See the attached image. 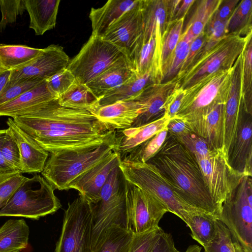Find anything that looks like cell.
I'll return each mask as SVG.
<instances>
[{
  "instance_id": "obj_36",
  "label": "cell",
  "mask_w": 252,
  "mask_h": 252,
  "mask_svg": "<svg viewBox=\"0 0 252 252\" xmlns=\"http://www.w3.org/2000/svg\"><path fill=\"white\" fill-rule=\"evenodd\" d=\"M194 38L190 33L182 32L170 60L163 70L161 83L170 81L177 76L187 57L190 43Z\"/></svg>"
},
{
  "instance_id": "obj_5",
  "label": "cell",
  "mask_w": 252,
  "mask_h": 252,
  "mask_svg": "<svg viewBox=\"0 0 252 252\" xmlns=\"http://www.w3.org/2000/svg\"><path fill=\"white\" fill-rule=\"evenodd\" d=\"M231 71L232 68L213 74L185 90L183 99L175 117L186 121L193 132L203 137L206 116L217 104L226 102Z\"/></svg>"
},
{
  "instance_id": "obj_45",
  "label": "cell",
  "mask_w": 252,
  "mask_h": 252,
  "mask_svg": "<svg viewBox=\"0 0 252 252\" xmlns=\"http://www.w3.org/2000/svg\"><path fill=\"white\" fill-rule=\"evenodd\" d=\"M1 19L0 32L5 29L8 24L16 21L18 16L21 15L26 9L25 0H0Z\"/></svg>"
},
{
  "instance_id": "obj_7",
  "label": "cell",
  "mask_w": 252,
  "mask_h": 252,
  "mask_svg": "<svg viewBox=\"0 0 252 252\" xmlns=\"http://www.w3.org/2000/svg\"><path fill=\"white\" fill-rule=\"evenodd\" d=\"M93 211V250L111 226L127 228L126 179L119 165L111 172Z\"/></svg>"
},
{
  "instance_id": "obj_46",
  "label": "cell",
  "mask_w": 252,
  "mask_h": 252,
  "mask_svg": "<svg viewBox=\"0 0 252 252\" xmlns=\"http://www.w3.org/2000/svg\"><path fill=\"white\" fill-rule=\"evenodd\" d=\"M75 80L74 76L66 68L47 79L46 83L51 93L58 99L69 89Z\"/></svg>"
},
{
  "instance_id": "obj_32",
  "label": "cell",
  "mask_w": 252,
  "mask_h": 252,
  "mask_svg": "<svg viewBox=\"0 0 252 252\" xmlns=\"http://www.w3.org/2000/svg\"><path fill=\"white\" fill-rule=\"evenodd\" d=\"M42 49L0 43V69L12 70L32 60Z\"/></svg>"
},
{
  "instance_id": "obj_58",
  "label": "cell",
  "mask_w": 252,
  "mask_h": 252,
  "mask_svg": "<svg viewBox=\"0 0 252 252\" xmlns=\"http://www.w3.org/2000/svg\"></svg>"
},
{
  "instance_id": "obj_19",
  "label": "cell",
  "mask_w": 252,
  "mask_h": 252,
  "mask_svg": "<svg viewBox=\"0 0 252 252\" xmlns=\"http://www.w3.org/2000/svg\"><path fill=\"white\" fill-rule=\"evenodd\" d=\"M252 115L242 107L236 137L228 156L231 167L245 176L252 175Z\"/></svg>"
},
{
  "instance_id": "obj_1",
  "label": "cell",
  "mask_w": 252,
  "mask_h": 252,
  "mask_svg": "<svg viewBox=\"0 0 252 252\" xmlns=\"http://www.w3.org/2000/svg\"><path fill=\"white\" fill-rule=\"evenodd\" d=\"M12 118L48 153L97 146L114 135L93 113L63 107L58 99L41 103Z\"/></svg>"
},
{
  "instance_id": "obj_25",
  "label": "cell",
  "mask_w": 252,
  "mask_h": 252,
  "mask_svg": "<svg viewBox=\"0 0 252 252\" xmlns=\"http://www.w3.org/2000/svg\"><path fill=\"white\" fill-rule=\"evenodd\" d=\"M155 83L159 82L153 69L142 75L135 73L124 84L100 98L98 101V107L118 101L134 100L148 86Z\"/></svg>"
},
{
  "instance_id": "obj_42",
  "label": "cell",
  "mask_w": 252,
  "mask_h": 252,
  "mask_svg": "<svg viewBox=\"0 0 252 252\" xmlns=\"http://www.w3.org/2000/svg\"><path fill=\"white\" fill-rule=\"evenodd\" d=\"M185 18L172 22L163 40L161 64L162 72L170 60L179 40L183 30Z\"/></svg>"
},
{
  "instance_id": "obj_41",
  "label": "cell",
  "mask_w": 252,
  "mask_h": 252,
  "mask_svg": "<svg viewBox=\"0 0 252 252\" xmlns=\"http://www.w3.org/2000/svg\"><path fill=\"white\" fill-rule=\"evenodd\" d=\"M156 46V36H153L142 45L134 57L132 63L134 72L136 75H142L151 69L154 71V63Z\"/></svg>"
},
{
  "instance_id": "obj_30",
  "label": "cell",
  "mask_w": 252,
  "mask_h": 252,
  "mask_svg": "<svg viewBox=\"0 0 252 252\" xmlns=\"http://www.w3.org/2000/svg\"><path fill=\"white\" fill-rule=\"evenodd\" d=\"M22 169L20 153L15 137L10 128L0 129V174L22 173Z\"/></svg>"
},
{
  "instance_id": "obj_31",
  "label": "cell",
  "mask_w": 252,
  "mask_h": 252,
  "mask_svg": "<svg viewBox=\"0 0 252 252\" xmlns=\"http://www.w3.org/2000/svg\"><path fill=\"white\" fill-rule=\"evenodd\" d=\"M58 100L63 107L86 110L93 114L98 108V100L86 85L80 83L76 79L69 89Z\"/></svg>"
},
{
  "instance_id": "obj_44",
  "label": "cell",
  "mask_w": 252,
  "mask_h": 252,
  "mask_svg": "<svg viewBox=\"0 0 252 252\" xmlns=\"http://www.w3.org/2000/svg\"><path fill=\"white\" fill-rule=\"evenodd\" d=\"M26 178L20 172L0 174V210L6 205L15 191Z\"/></svg>"
},
{
  "instance_id": "obj_48",
  "label": "cell",
  "mask_w": 252,
  "mask_h": 252,
  "mask_svg": "<svg viewBox=\"0 0 252 252\" xmlns=\"http://www.w3.org/2000/svg\"><path fill=\"white\" fill-rule=\"evenodd\" d=\"M177 139L194 157H205L214 151L204 137L193 131Z\"/></svg>"
},
{
  "instance_id": "obj_23",
  "label": "cell",
  "mask_w": 252,
  "mask_h": 252,
  "mask_svg": "<svg viewBox=\"0 0 252 252\" xmlns=\"http://www.w3.org/2000/svg\"><path fill=\"white\" fill-rule=\"evenodd\" d=\"M134 74L131 62L124 56L86 86L98 101L126 83Z\"/></svg>"
},
{
  "instance_id": "obj_40",
  "label": "cell",
  "mask_w": 252,
  "mask_h": 252,
  "mask_svg": "<svg viewBox=\"0 0 252 252\" xmlns=\"http://www.w3.org/2000/svg\"><path fill=\"white\" fill-rule=\"evenodd\" d=\"M167 134L168 130L166 128L138 146L123 158L142 163L148 162L159 151Z\"/></svg>"
},
{
  "instance_id": "obj_54",
  "label": "cell",
  "mask_w": 252,
  "mask_h": 252,
  "mask_svg": "<svg viewBox=\"0 0 252 252\" xmlns=\"http://www.w3.org/2000/svg\"><path fill=\"white\" fill-rule=\"evenodd\" d=\"M150 252H181L175 247L171 234L161 231L159 237Z\"/></svg>"
},
{
  "instance_id": "obj_26",
  "label": "cell",
  "mask_w": 252,
  "mask_h": 252,
  "mask_svg": "<svg viewBox=\"0 0 252 252\" xmlns=\"http://www.w3.org/2000/svg\"><path fill=\"white\" fill-rule=\"evenodd\" d=\"M56 98L45 80L15 99L0 105V116L18 117L30 108Z\"/></svg>"
},
{
  "instance_id": "obj_28",
  "label": "cell",
  "mask_w": 252,
  "mask_h": 252,
  "mask_svg": "<svg viewBox=\"0 0 252 252\" xmlns=\"http://www.w3.org/2000/svg\"><path fill=\"white\" fill-rule=\"evenodd\" d=\"M29 233L23 219L8 220L0 227V252H18L26 248Z\"/></svg>"
},
{
  "instance_id": "obj_57",
  "label": "cell",
  "mask_w": 252,
  "mask_h": 252,
  "mask_svg": "<svg viewBox=\"0 0 252 252\" xmlns=\"http://www.w3.org/2000/svg\"><path fill=\"white\" fill-rule=\"evenodd\" d=\"M201 248L197 245L189 246L185 252H200Z\"/></svg>"
},
{
  "instance_id": "obj_27",
  "label": "cell",
  "mask_w": 252,
  "mask_h": 252,
  "mask_svg": "<svg viewBox=\"0 0 252 252\" xmlns=\"http://www.w3.org/2000/svg\"><path fill=\"white\" fill-rule=\"evenodd\" d=\"M139 0H110L102 7L92 8L89 14L92 33L102 36L110 26Z\"/></svg>"
},
{
  "instance_id": "obj_3",
  "label": "cell",
  "mask_w": 252,
  "mask_h": 252,
  "mask_svg": "<svg viewBox=\"0 0 252 252\" xmlns=\"http://www.w3.org/2000/svg\"><path fill=\"white\" fill-rule=\"evenodd\" d=\"M116 133L97 146L50 153L42 176L55 189H70L78 178L114 151Z\"/></svg>"
},
{
  "instance_id": "obj_38",
  "label": "cell",
  "mask_w": 252,
  "mask_h": 252,
  "mask_svg": "<svg viewBox=\"0 0 252 252\" xmlns=\"http://www.w3.org/2000/svg\"><path fill=\"white\" fill-rule=\"evenodd\" d=\"M243 61L241 78V97L243 110L252 115V40L248 41L243 52Z\"/></svg>"
},
{
  "instance_id": "obj_50",
  "label": "cell",
  "mask_w": 252,
  "mask_h": 252,
  "mask_svg": "<svg viewBox=\"0 0 252 252\" xmlns=\"http://www.w3.org/2000/svg\"><path fill=\"white\" fill-rule=\"evenodd\" d=\"M195 0H168V9L170 22L185 18Z\"/></svg>"
},
{
  "instance_id": "obj_11",
  "label": "cell",
  "mask_w": 252,
  "mask_h": 252,
  "mask_svg": "<svg viewBox=\"0 0 252 252\" xmlns=\"http://www.w3.org/2000/svg\"><path fill=\"white\" fill-rule=\"evenodd\" d=\"M124 56L121 49L102 36L92 33L66 68L76 80L86 85Z\"/></svg>"
},
{
  "instance_id": "obj_16",
  "label": "cell",
  "mask_w": 252,
  "mask_h": 252,
  "mask_svg": "<svg viewBox=\"0 0 252 252\" xmlns=\"http://www.w3.org/2000/svg\"><path fill=\"white\" fill-rule=\"evenodd\" d=\"M142 35L133 59L141 47L152 36H156L155 61L161 65L163 40L171 23L168 10V0H141Z\"/></svg>"
},
{
  "instance_id": "obj_2",
  "label": "cell",
  "mask_w": 252,
  "mask_h": 252,
  "mask_svg": "<svg viewBox=\"0 0 252 252\" xmlns=\"http://www.w3.org/2000/svg\"><path fill=\"white\" fill-rule=\"evenodd\" d=\"M148 162L181 191L192 207L219 219L220 213L208 191L196 159L175 137L168 133L159 151Z\"/></svg>"
},
{
  "instance_id": "obj_13",
  "label": "cell",
  "mask_w": 252,
  "mask_h": 252,
  "mask_svg": "<svg viewBox=\"0 0 252 252\" xmlns=\"http://www.w3.org/2000/svg\"><path fill=\"white\" fill-rule=\"evenodd\" d=\"M127 228L140 233L159 227L164 215L169 212L159 200L126 180Z\"/></svg>"
},
{
  "instance_id": "obj_49",
  "label": "cell",
  "mask_w": 252,
  "mask_h": 252,
  "mask_svg": "<svg viewBox=\"0 0 252 252\" xmlns=\"http://www.w3.org/2000/svg\"><path fill=\"white\" fill-rule=\"evenodd\" d=\"M227 22L219 19L214 14L203 30L206 38L219 41L228 34Z\"/></svg>"
},
{
  "instance_id": "obj_43",
  "label": "cell",
  "mask_w": 252,
  "mask_h": 252,
  "mask_svg": "<svg viewBox=\"0 0 252 252\" xmlns=\"http://www.w3.org/2000/svg\"><path fill=\"white\" fill-rule=\"evenodd\" d=\"M43 80H45L29 79L8 81L0 94V106L15 99Z\"/></svg>"
},
{
  "instance_id": "obj_52",
  "label": "cell",
  "mask_w": 252,
  "mask_h": 252,
  "mask_svg": "<svg viewBox=\"0 0 252 252\" xmlns=\"http://www.w3.org/2000/svg\"><path fill=\"white\" fill-rule=\"evenodd\" d=\"M206 37L203 32L190 43L187 57L176 76L179 83L184 77L192 59L200 49Z\"/></svg>"
},
{
  "instance_id": "obj_47",
  "label": "cell",
  "mask_w": 252,
  "mask_h": 252,
  "mask_svg": "<svg viewBox=\"0 0 252 252\" xmlns=\"http://www.w3.org/2000/svg\"><path fill=\"white\" fill-rule=\"evenodd\" d=\"M162 230L158 227L140 233H133L128 252H150Z\"/></svg>"
},
{
  "instance_id": "obj_14",
  "label": "cell",
  "mask_w": 252,
  "mask_h": 252,
  "mask_svg": "<svg viewBox=\"0 0 252 252\" xmlns=\"http://www.w3.org/2000/svg\"><path fill=\"white\" fill-rule=\"evenodd\" d=\"M142 27L141 0H139L110 26L102 37L121 49L131 62L141 39Z\"/></svg>"
},
{
  "instance_id": "obj_24",
  "label": "cell",
  "mask_w": 252,
  "mask_h": 252,
  "mask_svg": "<svg viewBox=\"0 0 252 252\" xmlns=\"http://www.w3.org/2000/svg\"><path fill=\"white\" fill-rule=\"evenodd\" d=\"M60 0H25L30 18L29 28L36 35H42L54 29Z\"/></svg>"
},
{
  "instance_id": "obj_33",
  "label": "cell",
  "mask_w": 252,
  "mask_h": 252,
  "mask_svg": "<svg viewBox=\"0 0 252 252\" xmlns=\"http://www.w3.org/2000/svg\"><path fill=\"white\" fill-rule=\"evenodd\" d=\"M133 236L130 230L113 225L106 231L93 252H128Z\"/></svg>"
},
{
  "instance_id": "obj_39",
  "label": "cell",
  "mask_w": 252,
  "mask_h": 252,
  "mask_svg": "<svg viewBox=\"0 0 252 252\" xmlns=\"http://www.w3.org/2000/svg\"><path fill=\"white\" fill-rule=\"evenodd\" d=\"M203 248L204 252H245L234 240L227 227L219 219L216 220V230L214 238Z\"/></svg>"
},
{
  "instance_id": "obj_17",
  "label": "cell",
  "mask_w": 252,
  "mask_h": 252,
  "mask_svg": "<svg viewBox=\"0 0 252 252\" xmlns=\"http://www.w3.org/2000/svg\"><path fill=\"white\" fill-rule=\"evenodd\" d=\"M121 160L118 153L114 151L101 162L78 178L70 189L77 190L90 204L94 205L99 199L101 190L111 172L118 166Z\"/></svg>"
},
{
  "instance_id": "obj_34",
  "label": "cell",
  "mask_w": 252,
  "mask_h": 252,
  "mask_svg": "<svg viewBox=\"0 0 252 252\" xmlns=\"http://www.w3.org/2000/svg\"><path fill=\"white\" fill-rule=\"evenodd\" d=\"M217 219L206 213H192L186 223L191 230L192 239L204 247L211 241L215 235Z\"/></svg>"
},
{
  "instance_id": "obj_22",
  "label": "cell",
  "mask_w": 252,
  "mask_h": 252,
  "mask_svg": "<svg viewBox=\"0 0 252 252\" xmlns=\"http://www.w3.org/2000/svg\"><path fill=\"white\" fill-rule=\"evenodd\" d=\"M170 118L165 114L146 125L116 131L114 151L122 158L158 132L165 129Z\"/></svg>"
},
{
  "instance_id": "obj_53",
  "label": "cell",
  "mask_w": 252,
  "mask_h": 252,
  "mask_svg": "<svg viewBox=\"0 0 252 252\" xmlns=\"http://www.w3.org/2000/svg\"><path fill=\"white\" fill-rule=\"evenodd\" d=\"M166 128L168 133L176 139L180 138L192 131L186 121L177 117L169 120Z\"/></svg>"
},
{
  "instance_id": "obj_6",
  "label": "cell",
  "mask_w": 252,
  "mask_h": 252,
  "mask_svg": "<svg viewBox=\"0 0 252 252\" xmlns=\"http://www.w3.org/2000/svg\"><path fill=\"white\" fill-rule=\"evenodd\" d=\"M54 190L52 186L40 175L27 178L6 205L0 210V217H22L38 220L53 214L62 207Z\"/></svg>"
},
{
  "instance_id": "obj_35",
  "label": "cell",
  "mask_w": 252,
  "mask_h": 252,
  "mask_svg": "<svg viewBox=\"0 0 252 252\" xmlns=\"http://www.w3.org/2000/svg\"><path fill=\"white\" fill-rule=\"evenodd\" d=\"M221 1V0L196 1L195 8L182 32H188L194 38L201 33Z\"/></svg>"
},
{
  "instance_id": "obj_12",
  "label": "cell",
  "mask_w": 252,
  "mask_h": 252,
  "mask_svg": "<svg viewBox=\"0 0 252 252\" xmlns=\"http://www.w3.org/2000/svg\"><path fill=\"white\" fill-rule=\"evenodd\" d=\"M195 158L208 191L220 214L222 205L231 197L245 176L231 167L222 150L214 151L205 157Z\"/></svg>"
},
{
  "instance_id": "obj_4",
  "label": "cell",
  "mask_w": 252,
  "mask_h": 252,
  "mask_svg": "<svg viewBox=\"0 0 252 252\" xmlns=\"http://www.w3.org/2000/svg\"><path fill=\"white\" fill-rule=\"evenodd\" d=\"M119 166L126 180L156 197L165 206L169 212L185 223L191 214L203 213L192 207L181 191L153 164L122 158Z\"/></svg>"
},
{
  "instance_id": "obj_20",
  "label": "cell",
  "mask_w": 252,
  "mask_h": 252,
  "mask_svg": "<svg viewBox=\"0 0 252 252\" xmlns=\"http://www.w3.org/2000/svg\"><path fill=\"white\" fill-rule=\"evenodd\" d=\"M143 109L142 104L134 99L99 107L93 114L110 130L118 131L131 127Z\"/></svg>"
},
{
  "instance_id": "obj_8",
  "label": "cell",
  "mask_w": 252,
  "mask_h": 252,
  "mask_svg": "<svg viewBox=\"0 0 252 252\" xmlns=\"http://www.w3.org/2000/svg\"><path fill=\"white\" fill-rule=\"evenodd\" d=\"M219 220L245 252H252V181L245 176L222 205Z\"/></svg>"
},
{
  "instance_id": "obj_56",
  "label": "cell",
  "mask_w": 252,
  "mask_h": 252,
  "mask_svg": "<svg viewBox=\"0 0 252 252\" xmlns=\"http://www.w3.org/2000/svg\"><path fill=\"white\" fill-rule=\"evenodd\" d=\"M11 70L0 69V94L9 81Z\"/></svg>"
},
{
  "instance_id": "obj_18",
  "label": "cell",
  "mask_w": 252,
  "mask_h": 252,
  "mask_svg": "<svg viewBox=\"0 0 252 252\" xmlns=\"http://www.w3.org/2000/svg\"><path fill=\"white\" fill-rule=\"evenodd\" d=\"M178 85L175 77L170 81L148 86L134 99L142 104L143 109L131 127L142 126L161 118L164 114V105L167 96Z\"/></svg>"
},
{
  "instance_id": "obj_9",
  "label": "cell",
  "mask_w": 252,
  "mask_h": 252,
  "mask_svg": "<svg viewBox=\"0 0 252 252\" xmlns=\"http://www.w3.org/2000/svg\"><path fill=\"white\" fill-rule=\"evenodd\" d=\"M93 211L82 196L68 203L55 252H93Z\"/></svg>"
},
{
  "instance_id": "obj_37",
  "label": "cell",
  "mask_w": 252,
  "mask_h": 252,
  "mask_svg": "<svg viewBox=\"0 0 252 252\" xmlns=\"http://www.w3.org/2000/svg\"><path fill=\"white\" fill-rule=\"evenodd\" d=\"M252 1H240L228 20L227 34L246 35L252 33Z\"/></svg>"
},
{
  "instance_id": "obj_51",
  "label": "cell",
  "mask_w": 252,
  "mask_h": 252,
  "mask_svg": "<svg viewBox=\"0 0 252 252\" xmlns=\"http://www.w3.org/2000/svg\"><path fill=\"white\" fill-rule=\"evenodd\" d=\"M185 91L178 85L167 96L164 105V113L170 119L175 117L180 107Z\"/></svg>"
},
{
  "instance_id": "obj_55",
  "label": "cell",
  "mask_w": 252,
  "mask_h": 252,
  "mask_svg": "<svg viewBox=\"0 0 252 252\" xmlns=\"http://www.w3.org/2000/svg\"><path fill=\"white\" fill-rule=\"evenodd\" d=\"M240 1L239 0H221L220 4L214 13L215 15L221 20L227 21Z\"/></svg>"
},
{
  "instance_id": "obj_15",
  "label": "cell",
  "mask_w": 252,
  "mask_h": 252,
  "mask_svg": "<svg viewBox=\"0 0 252 252\" xmlns=\"http://www.w3.org/2000/svg\"><path fill=\"white\" fill-rule=\"evenodd\" d=\"M69 62V57L62 46L51 44L43 48L31 61L12 69L9 81L29 79L47 80L66 68Z\"/></svg>"
},
{
  "instance_id": "obj_10",
  "label": "cell",
  "mask_w": 252,
  "mask_h": 252,
  "mask_svg": "<svg viewBox=\"0 0 252 252\" xmlns=\"http://www.w3.org/2000/svg\"><path fill=\"white\" fill-rule=\"evenodd\" d=\"M252 36V33L246 35L238 33L225 35L189 69L178 87L185 90L208 76L231 69Z\"/></svg>"
},
{
  "instance_id": "obj_29",
  "label": "cell",
  "mask_w": 252,
  "mask_h": 252,
  "mask_svg": "<svg viewBox=\"0 0 252 252\" xmlns=\"http://www.w3.org/2000/svg\"><path fill=\"white\" fill-rule=\"evenodd\" d=\"M225 104L226 102L217 104L204 120L203 137L213 151H224Z\"/></svg>"
},
{
  "instance_id": "obj_21",
  "label": "cell",
  "mask_w": 252,
  "mask_h": 252,
  "mask_svg": "<svg viewBox=\"0 0 252 252\" xmlns=\"http://www.w3.org/2000/svg\"><path fill=\"white\" fill-rule=\"evenodd\" d=\"M8 127L17 142L21 157L22 173H40L43 171L49 153L41 148L9 118Z\"/></svg>"
}]
</instances>
